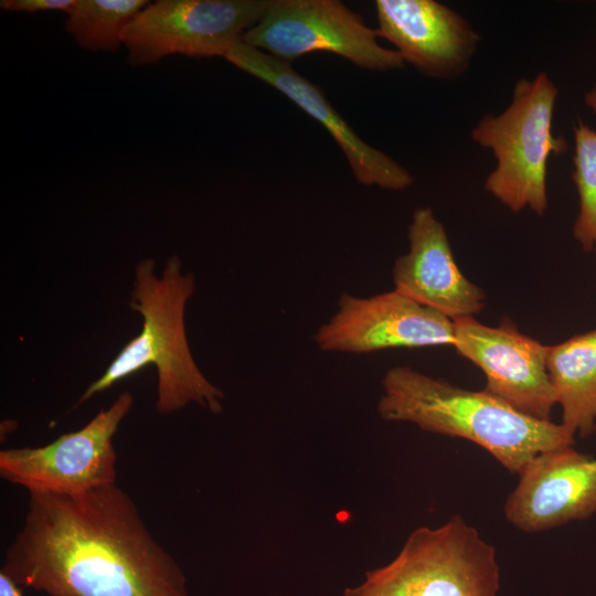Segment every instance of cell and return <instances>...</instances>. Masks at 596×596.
<instances>
[{"label":"cell","mask_w":596,"mask_h":596,"mask_svg":"<svg viewBox=\"0 0 596 596\" xmlns=\"http://www.w3.org/2000/svg\"><path fill=\"white\" fill-rule=\"evenodd\" d=\"M0 572L47 596H190L181 566L117 483L29 492Z\"/></svg>","instance_id":"1"},{"label":"cell","mask_w":596,"mask_h":596,"mask_svg":"<svg viewBox=\"0 0 596 596\" xmlns=\"http://www.w3.org/2000/svg\"><path fill=\"white\" fill-rule=\"evenodd\" d=\"M376 409L386 422L472 441L513 473L543 451L574 444L561 424L528 416L485 390L455 386L406 365L384 374Z\"/></svg>","instance_id":"2"},{"label":"cell","mask_w":596,"mask_h":596,"mask_svg":"<svg viewBox=\"0 0 596 596\" xmlns=\"http://www.w3.org/2000/svg\"><path fill=\"white\" fill-rule=\"evenodd\" d=\"M155 268V260L149 258L135 268L129 306L143 318L141 331L88 385L77 405L152 364L158 372L155 407L159 414L174 413L191 403L220 414L224 393L201 372L185 336L184 309L195 290L194 277L182 273L178 256L167 260L161 277Z\"/></svg>","instance_id":"3"},{"label":"cell","mask_w":596,"mask_h":596,"mask_svg":"<svg viewBox=\"0 0 596 596\" xmlns=\"http://www.w3.org/2000/svg\"><path fill=\"white\" fill-rule=\"evenodd\" d=\"M557 95L544 72L520 78L509 106L483 116L471 130V139L497 161L485 190L512 212L529 209L543 215L547 210V162L567 150L565 138L552 131Z\"/></svg>","instance_id":"4"},{"label":"cell","mask_w":596,"mask_h":596,"mask_svg":"<svg viewBox=\"0 0 596 596\" xmlns=\"http://www.w3.org/2000/svg\"><path fill=\"white\" fill-rule=\"evenodd\" d=\"M499 586L496 549L456 514L415 529L393 561L342 596H497Z\"/></svg>","instance_id":"5"},{"label":"cell","mask_w":596,"mask_h":596,"mask_svg":"<svg viewBox=\"0 0 596 596\" xmlns=\"http://www.w3.org/2000/svg\"><path fill=\"white\" fill-rule=\"evenodd\" d=\"M270 0H159L148 3L120 32L131 66L170 54L223 56L254 26Z\"/></svg>","instance_id":"6"},{"label":"cell","mask_w":596,"mask_h":596,"mask_svg":"<svg viewBox=\"0 0 596 596\" xmlns=\"http://www.w3.org/2000/svg\"><path fill=\"white\" fill-rule=\"evenodd\" d=\"M376 29L337 0H270L242 41L286 62L311 52L337 54L371 71L404 67L395 50L379 43Z\"/></svg>","instance_id":"7"},{"label":"cell","mask_w":596,"mask_h":596,"mask_svg":"<svg viewBox=\"0 0 596 596\" xmlns=\"http://www.w3.org/2000/svg\"><path fill=\"white\" fill-rule=\"evenodd\" d=\"M134 397L123 392L84 427L40 447L0 451V476L28 492L77 494L117 481V454L113 444Z\"/></svg>","instance_id":"8"},{"label":"cell","mask_w":596,"mask_h":596,"mask_svg":"<svg viewBox=\"0 0 596 596\" xmlns=\"http://www.w3.org/2000/svg\"><path fill=\"white\" fill-rule=\"evenodd\" d=\"M313 341L321 351L350 354L454 345L455 323L395 289L370 297L343 292Z\"/></svg>","instance_id":"9"},{"label":"cell","mask_w":596,"mask_h":596,"mask_svg":"<svg viewBox=\"0 0 596 596\" xmlns=\"http://www.w3.org/2000/svg\"><path fill=\"white\" fill-rule=\"evenodd\" d=\"M455 323V349L485 374V391L519 412L551 421L555 393L546 366L547 345L521 333L512 322L489 327L473 317Z\"/></svg>","instance_id":"10"},{"label":"cell","mask_w":596,"mask_h":596,"mask_svg":"<svg viewBox=\"0 0 596 596\" xmlns=\"http://www.w3.org/2000/svg\"><path fill=\"white\" fill-rule=\"evenodd\" d=\"M225 58L280 92L317 120L340 147L361 184L402 191L414 183V177L406 168L363 141L331 106L323 92L297 73L289 62L243 41L235 44Z\"/></svg>","instance_id":"11"},{"label":"cell","mask_w":596,"mask_h":596,"mask_svg":"<svg viewBox=\"0 0 596 596\" xmlns=\"http://www.w3.org/2000/svg\"><path fill=\"white\" fill-rule=\"evenodd\" d=\"M380 38L404 63L437 79H457L470 66L479 33L457 11L435 0H376Z\"/></svg>","instance_id":"12"},{"label":"cell","mask_w":596,"mask_h":596,"mask_svg":"<svg viewBox=\"0 0 596 596\" xmlns=\"http://www.w3.org/2000/svg\"><path fill=\"white\" fill-rule=\"evenodd\" d=\"M518 475L503 512L522 532L547 531L596 513V458L573 446L536 455Z\"/></svg>","instance_id":"13"},{"label":"cell","mask_w":596,"mask_h":596,"mask_svg":"<svg viewBox=\"0 0 596 596\" xmlns=\"http://www.w3.org/2000/svg\"><path fill=\"white\" fill-rule=\"evenodd\" d=\"M407 235L408 251L393 266L394 289L451 320L480 312L486 294L460 272L432 209L414 211Z\"/></svg>","instance_id":"14"},{"label":"cell","mask_w":596,"mask_h":596,"mask_svg":"<svg viewBox=\"0 0 596 596\" xmlns=\"http://www.w3.org/2000/svg\"><path fill=\"white\" fill-rule=\"evenodd\" d=\"M546 366L561 425L585 438L596 430V329L547 345Z\"/></svg>","instance_id":"15"},{"label":"cell","mask_w":596,"mask_h":596,"mask_svg":"<svg viewBox=\"0 0 596 596\" xmlns=\"http://www.w3.org/2000/svg\"><path fill=\"white\" fill-rule=\"evenodd\" d=\"M149 2L145 0H76L67 12L66 31L84 50L115 52L123 28Z\"/></svg>","instance_id":"16"},{"label":"cell","mask_w":596,"mask_h":596,"mask_svg":"<svg viewBox=\"0 0 596 596\" xmlns=\"http://www.w3.org/2000/svg\"><path fill=\"white\" fill-rule=\"evenodd\" d=\"M573 181L579 199V212L573 236L585 252L596 253V130L578 121L574 128Z\"/></svg>","instance_id":"17"},{"label":"cell","mask_w":596,"mask_h":596,"mask_svg":"<svg viewBox=\"0 0 596 596\" xmlns=\"http://www.w3.org/2000/svg\"><path fill=\"white\" fill-rule=\"evenodd\" d=\"M76 0H1L0 7L8 11L40 12L62 10L68 12Z\"/></svg>","instance_id":"18"},{"label":"cell","mask_w":596,"mask_h":596,"mask_svg":"<svg viewBox=\"0 0 596 596\" xmlns=\"http://www.w3.org/2000/svg\"><path fill=\"white\" fill-rule=\"evenodd\" d=\"M0 596H23L22 587L0 572Z\"/></svg>","instance_id":"19"},{"label":"cell","mask_w":596,"mask_h":596,"mask_svg":"<svg viewBox=\"0 0 596 596\" xmlns=\"http://www.w3.org/2000/svg\"><path fill=\"white\" fill-rule=\"evenodd\" d=\"M584 102L596 114V84L585 94Z\"/></svg>","instance_id":"20"}]
</instances>
